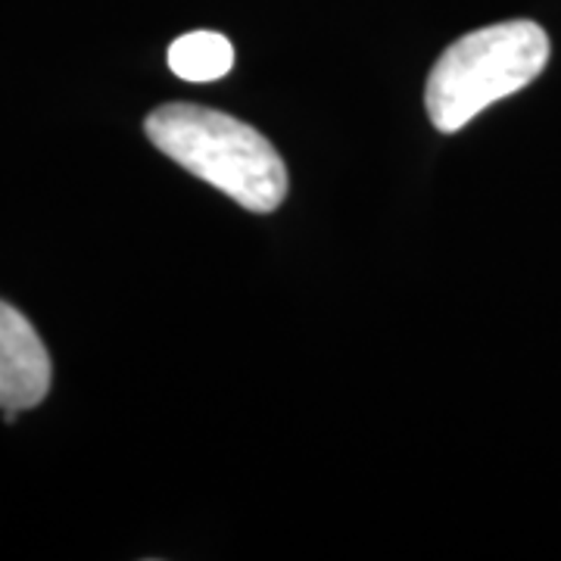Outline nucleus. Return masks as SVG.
<instances>
[{
    "mask_svg": "<svg viewBox=\"0 0 561 561\" xmlns=\"http://www.w3.org/2000/svg\"><path fill=\"white\" fill-rule=\"evenodd\" d=\"M144 128L169 160L250 213H272L287 197V165L272 140L247 122L194 103H165Z\"/></svg>",
    "mask_w": 561,
    "mask_h": 561,
    "instance_id": "nucleus-1",
    "label": "nucleus"
},
{
    "mask_svg": "<svg viewBox=\"0 0 561 561\" xmlns=\"http://www.w3.org/2000/svg\"><path fill=\"white\" fill-rule=\"evenodd\" d=\"M549 62V35L537 22H496L443 50L427 76L424 106L437 131L453 135L486 106L518 94Z\"/></svg>",
    "mask_w": 561,
    "mask_h": 561,
    "instance_id": "nucleus-2",
    "label": "nucleus"
},
{
    "mask_svg": "<svg viewBox=\"0 0 561 561\" xmlns=\"http://www.w3.org/2000/svg\"><path fill=\"white\" fill-rule=\"evenodd\" d=\"M54 381L50 353L35 324L0 300V409H35Z\"/></svg>",
    "mask_w": 561,
    "mask_h": 561,
    "instance_id": "nucleus-3",
    "label": "nucleus"
},
{
    "mask_svg": "<svg viewBox=\"0 0 561 561\" xmlns=\"http://www.w3.org/2000/svg\"><path fill=\"white\" fill-rule=\"evenodd\" d=\"M234 66V47L219 32H191L172 41L169 69L184 81H216Z\"/></svg>",
    "mask_w": 561,
    "mask_h": 561,
    "instance_id": "nucleus-4",
    "label": "nucleus"
}]
</instances>
